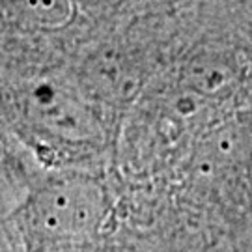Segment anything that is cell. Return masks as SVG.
Here are the masks:
<instances>
[{"instance_id":"6da1fadb","label":"cell","mask_w":252,"mask_h":252,"mask_svg":"<svg viewBox=\"0 0 252 252\" xmlns=\"http://www.w3.org/2000/svg\"><path fill=\"white\" fill-rule=\"evenodd\" d=\"M103 219V196L90 183H62L41 190L28 220L39 237H63L95 228Z\"/></svg>"},{"instance_id":"3957f363","label":"cell","mask_w":252,"mask_h":252,"mask_svg":"<svg viewBox=\"0 0 252 252\" xmlns=\"http://www.w3.org/2000/svg\"><path fill=\"white\" fill-rule=\"evenodd\" d=\"M11 17L34 28H58L73 17L71 0H0Z\"/></svg>"},{"instance_id":"7a4b0ae2","label":"cell","mask_w":252,"mask_h":252,"mask_svg":"<svg viewBox=\"0 0 252 252\" xmlns=\"http://www.w3.org/2000/svg\"><path fill=\"white\" fill-rule=\"evenodd\" d=\"M183 73L187 90L202 99H220L235 90V63L222 54L202 53L194 56Z\"/></svg>"}]
</instances>
